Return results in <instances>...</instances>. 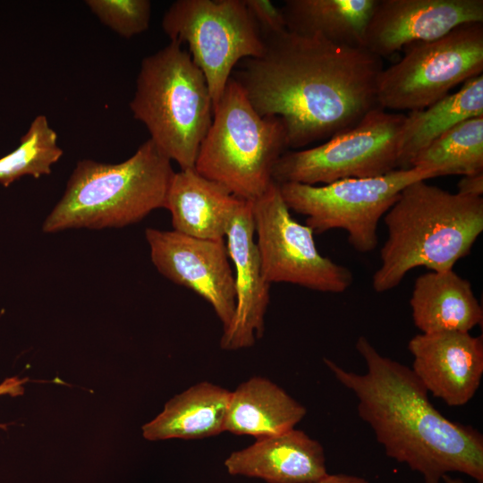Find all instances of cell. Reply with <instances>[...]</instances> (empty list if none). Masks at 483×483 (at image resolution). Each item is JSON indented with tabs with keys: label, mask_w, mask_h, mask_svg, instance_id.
<instances>
[{
	"label": "cell",
	"mask_w": 483,
	"mask_h": 483,
	"mask_svg": "<svg viewBox=\"0 0 483 483\" xmlns=\"http://www.w3.org/2000/svg\"><path fill=\"white\" fill-rule=\"evenodd\" d=\"M27 380V378L21 379L17 377L6 378L0 384V395L9 394L11 396H18L23 394V384Z\"/></svg>",
	"instance_id": "obj_28"
},
{
	"label": "cell",
	"mask_w": 483,
	"mask_h": 483,
	"mask_svg": "<svg viewBox=\"0 0 483 483\" xmlns=\"http://www.w3.org/2000/svg\"><path fill=\"white\" fill-rule=\"evenodd\" d=\"M63 156L57 134L45 115H38L19 146L0 158V183L7 187L25 175L39 178L51 173V167Z\"/></svg>",
	"instance_id": "obj_24"
},
{
	"label": "cell",
	"mask_w": 483,
	"mask_h": 483,
	"mask_svg": "<svg viewBox=\"0 0 483 483\" xmlns=\"http://www.w3.org/2000/svg\"><path fill=\"white\" fill-rule=\"evenodd\" d=\"M287 148L283 121L258 114L231 77L214 106L194 168L234 197L254 201L273 182L274 167Z\"/></svg>",
	"instance_id": "obj_6"
},
{
	"label": "cell",
	"mask_w": 483,
	"mask_h": 483,
	"mask_svg": "<svg viewBox=\"0 0 483 483\" xmlns=\"http://www.w3.org/2000/svg\"><path fill=\"white\" fill-rule=\"evenodd\" d=\"M411 370L428 394L451 407L467 404L483 376V338L470 332L419 334L408 343Z\"/></svg>",
	"instance_id": "obj_14"
},
{
	"label": "cell",
	"mask_w": 483,
	"mask_h": 483,
	"mask_svg": "<svg viewBox=\"0 0 483 483\" xmlns=\"http://www.w3.org/2000/svg\"><path fill=\"white\" fill-rule=\"evenodd\" d=\"M247 9L258 26L264 38L286 30L281 8L269 0H244Z\"/></svg>",
	"instance_id": "obj_26"
},
{
	"label": "cell",
	"mask_w": 483,
	"mask_h": 483,
	"mask_svg": "<svg viewBox=\"0 0 483 483\" xmlns=\"http://www.w3.org/2000/svg\"><path fill=\"white\" fill-rule=\"evenodd\" d=\"M377 0H286L281 7L286 30L318 35L342 46L363 47Z\"/></svg>",
	"instance_id": "obj_21"
},
{
	"label": "cell",
	"mask_w": 483,
	"mask_h": 483,
	"mask_svg": "<svg viewBox=\"0 0 483 483\" xmlns=\"http://www.w3.org/2000/svg\"><path fill=\"white\" fill-rule=\"evenodd\" d=\"M457 193L470 197H482L483 171L463 175L457 184Z\"/></svg>",
	"instance_id": "obj_27"
},
{
	"label": "cell",
	"mask_w": 483,
	"mask_h": 483,
	"mask_svg": "<svg viewBox=\"0 0 483 483\" xmlns=\"http://www.w3.org/2000/svg\"><path fill=\"white\" fill-rule=\"evenodd\" d=\"M145 236L158 272L207 301L226 329L234 316L236 296L225 239H200L155 228H147Z\"/></svg>",
	"instance_id": "obj_12"
},
{
	"label": "cell",
	"mask_w": 483,
	"mask_h": 483,
	"mask_svg": "<svg viewBox=\"0 0 483 483\" xmlns=\"http://www.w3.org/2000/svg\"><path fill=\"white\" fill-rule=\"evenodd\" d=\"M290 211L274 181L252 201L255 241L266 281L344 292L353 283L352 272L320 254L313 231L295 221Z\"/></svg>",
	"instance_id": "obj_11"
},
{
	"label": "cell",
	"mask_w": 483,
	"mask_h": 483,
	"mask_svg": "<svg viewBox=\"0 0 483 483\" xmlns=\"http://www.w3.org/2000/svg\"><path fill=\"white\" fill-rule=\"evenodd\" d=\"M182 46L170 41L143 58L130 108L158 149L187 169L195 165L214 106L204 74Z\"/></svg>",
	"instance_id": "obj_5"
},
{
	"label": "cell",
	"mask_w": 483,
	"mask_h": 483,
	"mask_svg": "<svg viewBox=\"0 0 483 483\" xmlns=\"http://www.w3.org/2000/svg\"><path fill=\"white\" fill-rule=\"evenodd\" d=\"M367 371L347 370L324 358L335 379L358 400L360 418L369 425L385 453L418 472L424 483H440L460 472L483 483V436L445 418L411 369L382 355L367 337L355 344Z\"/></svg>",
	"instance_id": "obj_2"
},
{
	"label": "cell",
	"mask_w": 483,
	"mask_h": 483,
	"mask_svg": "<svg viewBox=\"0 0 483 483\" xmlns=\"http://www.w3.org/2000/svg\"><path fill=\"white\" fill-rule=\"evenodd\" d=\"M233 476L258 478L267 483H311L327 472L323 445L300 429L256 439L225 461Z\"/></svg>",
	"instance_id": "obj_16"
},
{
	"label": "cell",
	"mask_w": 483,
	"mask_h": 483,
	"mask_svg": "<svg viewBox=\"0 0 483 483\" xmlns=\"http://www.w3.org/2000/svg\"><path fill=\"white\" fill-rule=\"evenodd\" d=\"M231 392L203 381L169 400L161 413L142 427L150 441L201 439L225 431Z\"/></svg>",
	"instance_id": "obj_20"
},
{
	"label": "cell",
	"mask_w": 483,
	"mask_h": 483,
	"mask_svg": "<svg viewBox=\"0 0 483 483\" xmlns=\"http://www.w3.org/2000/svg\"><path fill=\"white\" fill-rule=\"evenodd\" d=\"M225 237L235 268L236 305L233 321L223 332L220 347L233 351L250 347L262 337L270 301L271 284L264 278L255 241L252 201H240Z\"/></svg>",
	"instance_id": "obj_15"
},
{
	"label": "cell",
	"mask_w": 483,
	"mask_h": 483,
	"mask_svg": "<svg viewBox=\"0 0 483 483\" xmlns=\"http://www.w3.org/2000/svg\"><path fill=\"white\" fill-rule=\"evenodd\" d=\"M442 480L445 483H465L462 479L458 478H452L449 474L445 475Z\"/></svg>",
	"instance_id": "obj_30"
},
{
	"label": "cell",
	"mask_w": 483,
	"mask_h": 483,
	"mask_svg": "<svg viewBox=\"0 0 483 483\" xmlns=\"http://www.w3.org/2000/svg\"><path fill=\"white\" fill-rule=\"evenodd\" d=\"M161 25L170 41L188 45L214 106L234 67L265 50L260 30L244 0H177L165 11Z\"/></svg>",
	"instance_id": "obj_10"
},
{
	"label": "cell",
	"mask_w": 483,
	"mask_h": 483,
	"mask_svg": "<svg viewBox=\"0 0 483 483\" xmlns=\"http://www.w3.org/2000/svg\"><path fill=\"white\" fill-rule=\"evenodd\" d=\"M86 4L104 25L123 38L140 34L149 26L148 0H87Z\"/></svg>",
	"instance_id": "obj_25"
},
{
	"label": "cell",
	"mask_w": 483,
	"mask_h": 483,
	"mask_svg": "<svg viewBox=\"0 0 483 483\" xmlns=\"http://www.w3.org/2000/svg\"><path fill=\"white\" fill-rule=\"evenodd\" d=\"M470 22H483V0H377L363 47L383 59Z\"/></svg>",
	"instance_id": "obj_13"
},
{
	"label": "cell",
	"mask_w": 483,
	"mask_h": 483,
	"mask_svg": "<svg viewBox=\"0 0 483 483\" xmlns=\"http://www.w3.org/2000/svg\"><path fill=\"white\" fill-rule=\"evenodd\" d=\"M311 483H369L366 479L345 473H326L322 478Z\"/></svg>",
	"instance_id": "obj_29"
},
{
	"label": "cell",
	"mask_w": 483,
	"mask_h": 483,
	"mask_svg": "<svg viewBox=\"0 0 483 483\" xmlns=\"http://www.w3.org/2000/svg\"><path fill=\"white\" fill-rule=\"evenodd\" d=\"M402 57L383 68L377 83V106L415 111L483 72V22L460 25L446 35L405 47Z\"/></svg>",
	"instance_id": "obj_9"
},
{
	"label": "cell",
	"mask_w": 483,
	"mask_h": 483,
	"mask_svg": "<svg viewBox=\"0 0 483 483\" xmlns=\"http://www.w3.org/2000/svg\"><path fill=\"white\" fill-rule=\"evenodd\" d=\"M171 162L150 139L118 164L79 161L43 232L123 227L142 220L165 206L175 173Z\"/></svg>",
	"instance_id": "obj_4"
},
{
	"label": "cell",
	"mask_w": 483,
	"mask_h": 483,
	"mask_svg": "<svg viewBox=\"0 0 483 483\" xmlns=\"http://www.w3.org/2000/svg\"><path fill=\"white\" fill-rule=\"evenodd\" d=\"M410 305L421 334L470 332L483 321V309L471 284L453 269L418 276Z\"/></svg>",
	"instance_id": "obj_17"
},
{
	"label": "cell",
	"mask_w": 483,
	"mask_h": 483,
	"mask_svg": "<svg viewBox=\"0 0 483 483\" xmlns=\"http://www.w3.org/2000/svg\"><path fill=\"white\" fill-rule=\"evenodd\" d=\"M406 114L379 106L354 126L309 148L286 151L276 162L277 184H328L348 178L381 176L400 169L401 137Z\"/></svg>",
	"instance_id": "obj_8"
},
{
	"label": "cell",
	"mask_w": 483,
	"mask_h": 483,
	"mask_svg": "<svg viewBox=\"0 0 483 483\" xmlns=\"http://www.w3.org/2000/svg\"><path fill=\"white\" fill-rule=\"evenodd\" d=\"M263 39V54L242 60L231 77L258 114L283 121L289 148L328 140L377 106L383 59L365 47L287 30Z\"/></svg>",
	"instance_id": "obj_1"
},
{
	"label": "cell",
	"mask_w": 483,
	"mask_h": 483,
	"mask_svg": "<svg viewBox=\"0 0 483 483\" xmlns=\"http://www.w3.org/2000/svg\"><path fill=\"white\" fill-rule=\"evenodd\" d=\"M306 408L271 380L254 377L231 392L225 431L256 439L286 432L305 417Z\"/></svg>",
	"instance_id": "obj_19"
},
{
	"label": "cell",
	"mask_w": 483,
	"mask_h": 483,
	"mask_svg": "<svg viewBox=\"0 0 483 483\" xmlns=\"http://www.w3.org/2000/svg\"><path fill=\"white\" fill-rule=\"evenodd\" d=\"M476 116H483V74L465 81L458 91L406 115L400 169L410 168L412 158L446 131Z\"/></svg>",
	"instance_id": "obj_22"
},
{
	"label": "cell",
	"mask_w": 483,
	"mask_h": 483,
	"mask_svg": "<svg viewBox=\"0 0 483 483\" xmlns=\"http://www.w3.org/2000/svg\"><path fill=\"white\" fill-rule=\"evenodd\" d=\"M384 223L387 238L371 281L376 292L395 288L415 267L450 270L468 256L483 231V198L420 180L401 191Z\"/></svg>",
	"instance_id": "obj_3"
},
{
	"label": "cell",
	"mask_w": 483,
	"mask_h": 483,
	"mask_svg": "<svg viewBox=\"0 0 483 483\" xmlns=\"http://www.w3.org/2000/svg\"><path fill=\"white\" fill-rule=\"evenodd\" d=\"M242 199L196 169H180L170 183L165 208L174 230L189 236L225 239L229 222Z\"/></svg>",
	"instance_id": "obj_18"
},
{
	"label": "cell",
	"mask_w": 483,
	"mask_h": 483,
	"mask_svg": "<svg viewBox=\"0 0 483 483\" xmlns=\"http://www.w3.org/2000/svg\"><path fill=\"white\" fill-rule=\"evenodd\" d=\"M435 177L431 171L410 167L381 176L342 179L321 186L286 182L279 187L289 209L305 216L306 225L314 234L344 230L352 248L368 253L377 248L379 220L401 191L415 182Z\"/></svg>",
	"instance_id": "obj_7"
},
{
	"label": "cell",
	"mask_w": 483,
	"mask_h": 483,
	"mask_svg": "<svg viewBox=\"0 0 483 483\" xmlns=\"http://www.w3.org/2000/svg\"><path fill=\"white\" fill-rule=\"evenodd\" d=\"M417 167L445 175L483 171V116L464 120L433 140L411 161Z\"/></svg>",
	"instance_id": "obj_23"
}]
</instances>
